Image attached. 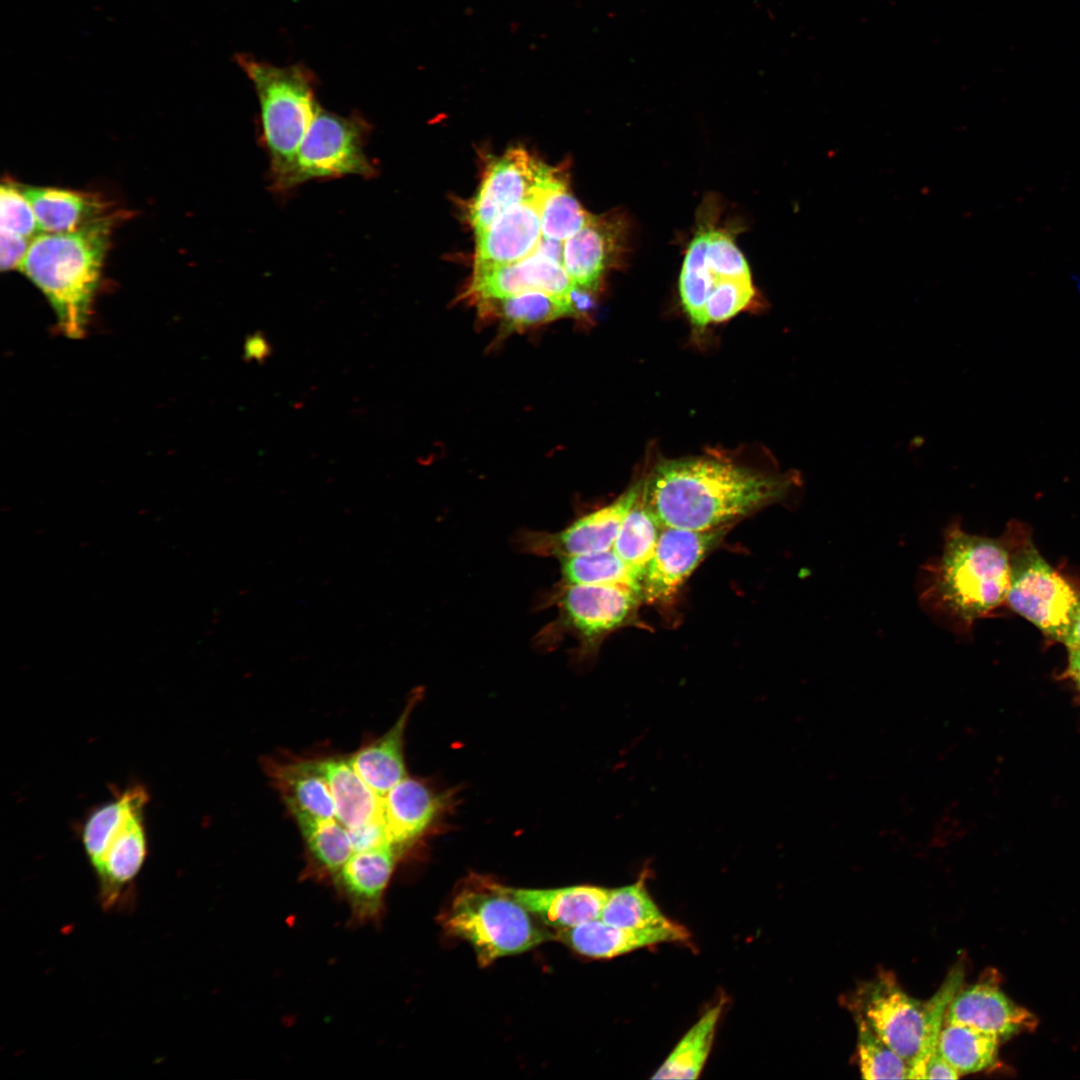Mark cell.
I'll list each match as a JSON object with an SVG mask.
<instances>
[{
	"label": "cell",
	"mask_w": 1080,
	"mask_h": 1080,
	"mask_svg": "<svg viewBox=\"0 0 1080 1080\" xmlns=\"http://www.w3.org/2000/svg\"><path fill=\"white\" fill-rule=\"evenodd\" d=\"M643 479L642 494L663 527L733 526L802 488L798 471L766 472L712 457L664 460Z\"/></svg>",
	"instance_id": "1"
},
{
	"label": "cell",
	"mask_w": 1080,
	"mask_h": 1080,
	"mask_svg": "<svg viewBox=\"0 0 1080 1080\" xmlns=\"http://www.w3.org/2000/svg\"><path fill=\"white\" fill-rule=\"evenodd\" d=\"M1009 585V548L955 521L945 528L940 555L921 568L919 602L938 624L961 635L1006 602Z\"/></svg>",
	"instance_id": "2"
},
{
	"label": "cell",
	"mask_w": 1080,
	"mask_h": 1080,
	"mask_svg": "<svg viewBox=\"0 0 1080 1080\" xmlns=\"http://www.w3.org/2000/svg\"><path fill=\"white\" fill-rule=\"evenodd\" d=\"M115 218L104 214L71 232L39 233L19 268L47 298L69 338L86 333Z\"/></svg>",
	"instance_id": "3"
},
{
	"label": "cell",
	"mask_w": 1080,
	"mask_h": 1080,
	"mask_svg": "<svg viewBox=\"0 0 1080 1080\" xmlns=\"http://www.w3.org/2000/svg\"><path fill=\"white\" fill-rule=\"evenodd\" d=\"M719 211L713 199L700 208L680 271V300L696 328L734 317L757 297L736 230L719 224Z\"/></svg>",
	"instance_id": "4"
},
{
	"label": "cell",
	"mask_w": 1080,
	"mask_h": 1080,
	"mask_svg": "<svg viewBox=\"0 0 1080 1080\" xmlns=\"http://www.w3.org/2000/svg\"><path fill=\"white\" fill-rule=\"evenodd\" d=\"M149 799L142 784L129 785L93 808L81 825L82 847L96 873L99 900L106 910L128 903L146 861Z\"/></svg>",
	"instance_id": "5"
},
{
	"label": "cell",
	"mask_w": 1080,
	"mask_h": 1080,
	"mask_svg": "<svg viewBox=\"0 0 1080 1080\" xmlns=\"http://www.w3.org/2000/svg\"><path fill=\"white\" fill-rule=\"evenodd\" d=\"M237 63L256 91L262 142L270 160L272 187L287 173L320 107L315 79L303 65L277 67L248 55Z\"/></svg>",
	"instance_id": "6"
},
{
	"label": "cell",
	"mask_w": 1080,
	"mask_h": 1080,
	"mask_svg": "<svg viewBox=\"0 0 1080 1080\" xmlns=\"http://www.w3.org/2000/svg\"><path fill=\"white\" fill-rule=\"evenodd\" d=\"M531 915L504 886L480 881L457 893L443 923L449 934L467 941L479 963L487 966L545 940V932Z\"/></svg>",
	"instance_id": "7"
},
{
	"label": "cell",
	"mask_w": 1080,
	"mask_h": 1080,
	"mask_svg": "<svg viewBox=\"0 0 1080 1080\" xmlns=\"http://www.w3.org/2000/svg\"><path fill=\"white\" fill-rule=\"evenodd\" d=\"M369 129L359 115L343 117L319 107L292 165L272 189L282 193L314 179L374 176L375 166L365 152Z\"/></svg>",
	"instance_id": "8"
},
{
	"label": "cell",
	"mask_w": 1080,
	"mask_h": 1080,
	"mask_svg": "<svg viewBox=\"0 0 1080 1080\" xmlns=\"http://www.w3.org/2000/svg\"><path fill=\"white\" fill-rule=\"evenodd\" d=\"M1073 587L1030 543L1010 552L1009 607L1047 637L1063 642L1079 603Z\"/></svg>",
	"instance_id": "9"
},
{
	"label": "cell",
	"mask_w": 1080,
	"mask_h": 1080,
	"mask_svg": "<svg viewBox=\"0 0 1080 1080\" xmlns=\"http://www.w3.org/2000/svg\"><path fill=\"white\" fill-rule=\"evenodd\" d=\"M848 1007L910 1066L924 1040V1002L905 992L894 974L881 970L857 987Z\"/></svg>",
	"instance_id": "10"
},
{
	"label": "cell",
	"mask_w": 1080,
	"mask_h": 1080,
	"mask_svg": "<svg viewBox=\"0 0 1080 1080\" xmlns=\"http://www.w3.org/2000/svg\"><path fill=\"white\" fill-rule=\"evenodd\" d=\"M566 179L562 169L552 167L526 198L505 210L477 235L473 270L512 264L531 255L542 237L545 199Z\"/></svg>",
	"instance_id": "11"
},
{
	"label": "cell",
	"mask_w": 1080,
	"mask_h": 1080,
	"mask_svg": "<svg viewBox=\"0 0 1080 1080\" xmlns=\"http://www.w3.org/2000/svg\"><path fill=\"white\" fill-rule=\"evenodd\" d=\"M541 292L570 303L578 315L585 313L591 298L581 293L563 265L539 250L525 259L498 267L473 270L464 296L473 304L487 298H502Z\"/></svg>",
	"instance_id": "12"
},
{
	"label": "cell",
	"mask_w": 1080,
	"mask_h": 1080,
	"mask_svg": "<svg viewBox=\"0 0 1080 1080\" xmlns=\"http://www.w3.org/2000/svg\"><path fill=\"white\" fill-rule=\"evenodd\" d=\"M642 595L615 585L564 584L557 596L559 624L593 650L635 615Z\"/></svg>",
	"instance_id": "13"
},
{
	"label": "cell",
	"mask_w": 1080,
	"mask_h": 1080,
	"mask_svg": "<svg viewBox=\"0 0 1080 1080\" xmlns=\"http://www.w3.org/2000/svg\"><path fill=\"white\" fill-rule=\"evenodd\" d=\"M629 223L620 213L591 214L586 223L564 242V268L583 294L592 298L606 274L623 262L628 248Z\"/></svg>",
	"instance_id": "14"
},
{
	"label": "cell",
	"mask_w": 1080,
	"mask_h": 1080,
	"mask_svg": "<svg viewBox=\"0 0 1080 1080\" xmlns=\"http://www.w3.org/2000/svg\"><path fill=\"white\" fill-rule=\"evenodd\" d=\"M731 527L703 531L663 527L643 575V602H670L697 566L720 544Z\"/></svg>",
	"instance_id": "15"
},
{
	"label": "cell",
	"mask_w": 1080,
	"mask_h": 1080,
	"mask_svg": "<svg viewBox=\"0 0 1080 1080\" xmlns=\"http://www.w3.org/2000/svg\"><path fill=\"white\" fill-rule=\"evenodd\" d=\"M642 479L610 504L576 519L557 532L525 531L519 536L522 551L557 559L612 549L622 522L638 498Z\"/></svg>",
	"instance_id": "16"
},
{
	"label": "cell",
	"mask_w": 1080,
	"mask_h": 1080,
	"mask_svg": "<svg viewBox=\"0 0 1080 1080\" xmlns=\"http://www.w3.org/2000/svg\"><path fill=\"white\" fill-rule=\"evenodd\" d=\"M552 167L523 148H512L488 167L469 210L476 236L505 210L521 202L547 176Z\"/></svg>",
	"instance_id": "17"
},
{
	"label": "cell",
	"mask_w": 1080,
	"mask_h": 1080,
	"mask_svg": "<svg viewBox=\"0 0 1080 1080\" xmlns=\"http://www.w3.org/2000/svg\"><path fill=\"white\" fill-rule=\"evenodd\" d=\"M962 1023L995 1036L1000 1042L1032 1031L1037 1018L1014 1003L997 985L981 982L960 988L950 1000L944 1023Z\"/></svg>",
	"instance_id": "18"
},
{
	"label": "cell",
	"mask_w": 1080,
	"mask_h": 1080,
	"mask_svg": "<svg viewBox=\"0 0 1080 1080\" xmlns=\"http://www.w3.org/2000/svg\"><path fill=\"white\" fill-rule=\"evenodd\" d=\"M398 854L391 843L354 852L333 878L350 906L353 922L364 924L379 919Z\"/></svg>",
	"instance_id": "19"
},
{
	"label": "cell",
	"mask_w": 1080,
	"mask_h": 1080,
	"mask_svg": "<svg viewBox=\"0 0 1080 1080\" xmlns=\"http://www.w3.org/2000/svg\"><path fill=\"white\" fill-rule=\"evenodd\" d=\"M557 938L576 952L592 958H612L666 942H684L688 931L680 924L645 929L613 926L600 918L579 926L560 929Z\"/></svg>",
	"instance_id": "20"
},
{
	"label": "cell",
	"mask_w": 1080,
	"mask_h": 1080,
	"mask_svg": "<svg viewBox=\"0 0 1080 1080\" xmlns=\"http://www.w3.org/2000/svg\"><path fill=\"white\" fill-rule=\"evenodd\" d=\"M266 768L301 831L336 818L330 787L316 761H268Z\"/></svg>",
	"instance_id": "21"
},
{
	"label": "cell",
	"mask_w": 1080,
	"mask_h": 1080,
	"mask_svg": "<svg viewBox=\"0 0 1080 1080\" xmlns=\"http://www.w3.org/2000/svg\"><path fill=\"white\" fill-rule=\"evenodd\" d=\"M444 799L423 781L406 776L382 798V817L388 839L400 852L432 826Z\"/></svg>",
	"instance_id": "22"
},
{
	"label": "cell",
	"mask_w": 1080,
	"mask_h": 1080,
	"mask_svg": "<svg viewBox=\"0 0 1080 1080\" xmlns=\"http://www.w3.org/2000/svg\"><path fill=\"white\" fill-rule=\"evenodd\" d=\"M504 888L532 915L559 929L599 919L610 891L591 885L555 889Z\"/></svg>",
	"instance_id": "23"
},
{
	"label": "cell",
	"mask_w": 1080,
	"mask_h": 1080,
	"mask_svg": "<svg viewBox=\"0 0 1080 1080\" xmlns=\"http://www.w3.org/2000/svg\"><path fill=\"white\" fill-rule=\"evenodd\" d=\"M419 696L415 693L409 698L394 725L383 736L361 747L348 759L361 778L382 798L407 776L404 734Z\"/></svg>",
	"instance_id": "24"
},
{
	"label": "cell",
	"mask_w": 1080,
	"mask_h": 1080,
	"mask_svg": "<svg viewBox=\"0 0 1080 1080\" xmlns=\"http://www.w3.org/2000/svg\"><path fill=\"white\" fill-rule=\"evenodd\" d=\"M30 202L41 233L77 230L105 213V202L94 193L57 187L20 185Z\"/></svg>",
	"instance_id": "25"
},
{
	"label": "cell",
	"mask_w": 1080,
	"mask_h": 1080,
	"mask_svg": "<svg viewBox=\"0 0 1080 1080\" xmlns=\"http://www.w3.org/2000/svg\"><path fill=\"white\" fill-rule=\"evenodd\" d=\"M316 764L330 787L336 819L347 829L382 817V797L361 778L349 760L328 758L317 760Z\"/></svg>",
	"instance_id": "26"
},
{
	"label": "cell",
	"mask_w": 1080,
	"mask_h": 1080,
	"mask_svg": "<svg viewBox=\"0 0 1080 1080\" xmlns=\"http://www.w3.org/2000/svg\"><path fill=\"white\" fill-rule=\"evenodd\" d=\"M475 304L481 316L497 319L509 330L530 328L563 317L578 316L570 303L541 292L487 298Z\"/></svg>",
	"instance_id": "27"
},
{
	"label": "cell",
	"mask_w": 1080,
	"mask_h": 1080,
	"mask_svg": "<svg viewBox=\"0 0 1080 1080\" xmlns=\"http://www.w3.org/2000/svg\"><path fill=\"white\" fill-rule=\"evenodd\" d=\"M1000 1041L962 1023H944L937 1050L962 1076L989 1070L998 1064Z\"/></svg>",
	"instance_id": "28"
},
{
	"label": "cell",
	"mask_w": 1080,
	"mask_h": 1080,
	"mask_svg": "<svg viewBox=\"0 0 1080 1080\" xmlns=\"http://www.w3.org/2000/svg\"><path fill=\"white\" fill-rule=\"evenodd\" d=\"M722 1011V1001L706 1010L680 1039L652 1078H698L710 1054Z\"/></svg>",
	"instance_id": "29"
},
{
	"label": "cell",
	"mask_w": 1080,
	"mask_h": 1080,
	"mask_svg": "<svg viewBox=\"0 0 1080 1080\" xmlns=\"http://www.w3.org/2000/svg\"><path fill=\"white\" fill-rule=\"evenodd\" d=\"M558 560L564 584L615 585L642 595V576L613 549Z\"/></svg>",
	"instance_id": "30"
},
{
	"label": "cell",
	"mask_w": 1080,
	"mask_h": 1080,
	"mask_svg": "<svg viewBox=\"0 0 1080 1080\" xmlns=\"http://www.w3.org/2000/svg\"><path fill=\"white\" fill-rule=\"evenodd\" d=\"M662 529V524L646 503L641 488L638 498L622 522L612 549L643 579Z\"/></svg>",
	"instance_id": "31"
},
{
	"label": "cell",
	"mask_w": 1080,
	"mask_h": 1080,
	"mask_svg": "<svg viewBox=\"0 0 1080 1080\" xmlns=\"http://www.w3.org/2000/svg\"><path fill=\"white\" fill-rule=\"evenodd\" d=\"M308 856L306 872L332 879L354 853L348 829L336 818L302 831Z\"/></svg>",
	"instance_id": "32"
},
{
	"label": "cell",
	"mask_w": 1080,
	"mask_h": 1080,
	"mask_svg": "<svg viewBox=\"0 0 1080 1080\" xmlns=\"http://www.w3.org/2000/svg\"><path fill=\"white\" fill-rule=\"evenodd\" d=\"M600 919L607 924L633 929L654 928L670 924L649 895L645 878L609 891Z\"/></svg>",
	"instance_id": "33"
},
{
	"label": "cell",
	"mask_w": 1080,
	"mask_h": 1080,
	"mask_svg": "<svg viewBox=\"0 0 1080 1080\" xmlns=\"http://www.w3.org/2000/svg\"><path fill=\"white\" fill-rule=\"evenodd\" d=\"M857 1026V1060L861 1077L908 1079L909 1064L884 1042L864 1020L854 1017Z\"/></svg>",
	"instance_id": "34"
},
{
	"label": "cell",
	"mask_w": 1080,
	"mask_h": 1080,
	"mask_svg": "<svg viewBox=\"0 0 1080 1080\" xmlns=\"http://www.w3.org/2000/svg\"><path fill=\"white\" fill-rule=\"evenodd\" d=\"M590 215L569 191L566 179L545 199L541 218L542 236L565 241L581 229Z\"/></svg>",
	"instance_id": "35"
},
{
	"label": "cell",
	"mask_w": 1080,
	"mask_h": 1080,
	"mask_svg": "<svg viewBox=\"0 0 1080 1080\" xmlns=\"http://www.w3.org/2000/svg\"><path fill=\"white\" fill-rule=\"evenodd\" d=\"M963 980L962 968L951 971L935 995L925 1003V1035L921 1049L909 1066L908 1079H923V1071L928 1058L937 1050L938 1037L944 1024L946 1008L960 989Z\"/></svg>",
	"instance_id": "36"
},
{
	"label": "cell",
	"mask_w": 1080,
	"mask_h": 1080,
	"mask_svg": "<svg viewBox=\"0 0 1080 1080\" xmlns=\"http://www.w3.org/2000/svg\"><path fill=\"white\" fill-rule=\"evenodd\" d=\"M1 228L32 240L41 233L34 210L20 184L2 183L0 189Z\"/></svg>",
	"instance_id": "37"
},
{
	"label": "cell",
	"mask_w": 1080,
	"mask_h": 1080,
	"mask_svg": "<svg viewBox=\"0 0 1080 1080\" xmlns=\"http://www.w3.org/2000/svg\"><path fill=\"white\" fill-rule=\"evenodd\" d=\"M32 240L8 231L0 230V267L3 272L20 268Z\"/></svg>",
	"instance_id": "38"
},
{
	"label": "cell",
	"mask_w": 1080,
	"mask_h": 1080,
	"mask_svg": "<svg viewBox=\"0 0 1080 1080\" xmlns=\"http://www.w3.org/2000/svg\"><path fill=\"white\" fill-rule=\"evenodd\" d=\"M354 852L364 851L390 843L383 817L373 819L353 829H348Z\"/></svg>",
	"instance_id": "39"
},
{
	"label": "cell",
	"mask_w": 1080,
	"mask_h": 1080,
	"mask_svg": "<svg viewBox=\"0 0 1080 1080\" xmlns=\"http://www.w3.org/2000/svg\"><path fill=\"white\" fill-rule=\"evenodd\" d=\"M961 1075L956 1069L941 1056L936 1050L927 1060L923 1079H958Z\"/></svg>",
	"instance_id": "40"
},
{
	"label": "cell",
	"mask_w": 1080,
	"mask_h": 1080,
	"mask_svg": "<svg viewBox=\"0 0 1080 1080\" xmlns=\"http://www.w3.org/2000/svg\"><path fill=\"white\" fill-rule=\"evenodd\" d=\"M269 353V345L261 335L250 336L245 343V355L249 360H261Z\"/></svg>",
	"instance_id": "41"
},
{
	"label": "cell",
	"mask_w": 1080,
	"mask_h": 1080,
	"mask_svg": "<svg viewBox=\"0 0 1080 1080\" xmlns=\"http://www.w3.org/2000/svg\"><path fill=\"white\" fill-rule=\"evenodd\" d=\"M1063 643L1069 649L1080 648V599Z\"/></svg>",
	"instance_id": "42"
},
{
	"label": "cell",
	"mask_w": 1080,
	"mask_h": 1080,
	"mask_svg": "<svg viewBox=\"0 0 1080 1080\" xmlns=\"http://www.w3.org/2000/svg\"><path fill=\"white\" fill-rule=\"evenodd\" d=\"M1065 673L1080 689V648L1069 649L1068 665Z\"/></svg>",
	"instance_id": "43"
},
{
	"label": "cell",
	"mask_w": 1080,
	"mask_h": 1080,
	"mask_svg": "<svg viewBox=\"0 0 1080 1080\" xmlns=\"http://www.w3.org/2000/svg\"><path fill=\"white\" fill-rule=\"evenodd\" d=\"M1072 278L1075 280V282L1077 284V288L1080 291V278H1075L1074 276H1072Z\"/></svg>",
	"instance_id": "44"
}]
</instances>
